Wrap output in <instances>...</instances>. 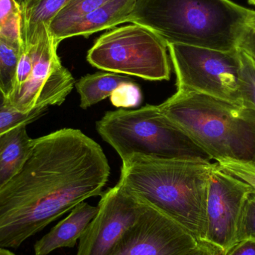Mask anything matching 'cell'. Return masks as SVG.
Here are the masks:
<instances>
[{
    "instance_id": "cell-6",
    "label": "cell",
    "mask_w": 255,
    "mask_h": 255,
    "mask_svg": "<svg viewBox=\"0 0 255 255\" xmlns=\"http://www.w3.org/2000/svg\"><path fill=\"white\" fill-rule=\"evenodd\" d=\"M166 42L154 31L132 23L105 33L88 51V62L100 70L148 81H169Z\"/></svg>"
},
{
    "instance_id": "cell-23",
    "label": "cell",
    "mask_w": 255,
    "mask_h": 255,
    "mask_svg": "<svg viewBox=\"0 0 255 255\" xmlns=\"http://www.w3.org/2000/svg\"><path fill=\"white\" fill-rule=\"evenodd\" d=\"M238 48L247 52L255 61V29L249 25L240 38Z\"/></svg>"
},
{
    "instance_id": "cell-19",
    "label": "cell",
    "mask_w": 255,
    "mask_h": 255,
    "mask_svg": "<svg viewBox=\"0 0 255 255\" xmlns=\"http://www.w3.org/2000/svg\"><path fill=\"white\" fill-rule=\"evenodd\" d=\"M48 109H37L28 113L18 112L10 106L6 96L0 91V134L20 125L35 122Z\"/></svg>"
},
{
    "instance_id": "cell-30",
    "label": "cell",
    "mask_w": 255,
    "mask_h": 255,
    "mask_svg": "<svg viewBox=\"0 0 255 255\" xmlns=\"http://www.w3.org/2000/svg\"><path fill=\"white\" fill-rule=\"evenodd\" d=\"M253 162H254V163H255V158L254 161H253Z\"/></svg>"
},
{
    "instance_id": "cell-26",
    "label": "cell",
    "mask_w": 255,
    "mask_h": 255,
    "mask_svg": "<svg viewBox=\"0 0 255 255\" xmlns=\"http://www.w3.org/2000/svg\"><path fill=\"white\" fill-rule=\"evenodd\" d=\"M248 25L255 29V10H251L250 19H249Z\"/></svg>"
},
{
    "instance_id": "cell-17",
    "label": "cell",
    "mask_w": 255,
    "mask_h": 255,
    "mask_svg": "<svg viewBox=\"0 0 255 255\" xmlns=\"http://www.w3.org/2000/svg\"><path fill=\"white\" fill-rule=\"evenodd\" d=\"M109 1L111 0H72L69 1L51 21L49 25L51 35L53 37L64 27L78 18L92 11Z\"/></svg>"
},
{
    "instance_id": "cell-14",
    "label": "cell",
    "mask_w": 255,
    "mask_h": 255,
    "mask_svg": "<svg viewBox=\"0 0 255 255\" xmlns=\"http://www.w3.org/2000/svg\"><path fill=\"white\" fill-rule=\"evenodd\" d=\"M26 127L18 126L0 134V188L21 170L32 151L34 139L28 136Z\"/></svg>"
},
{
    "instance_id": "cell-27",
    "label": "cell",
    "mask_w": 255,
    "mask_h": 255,
    "mask_svg": "<svg viewBox=\"0 0 255 255\" xmlns=\"http://www.w3.org/2000/svg\"><path fill=\"white\" fill-rule=\"evenodd\" d=\"M0 255H15L5 248H0Z\"/></svg>"
},
{
    "instance_id": "cell-29",
    "label": "cell",
    "mask_w": 255,
    "mask_h": 255,
    "mask_svg": "<svg viewBox=\"0 0 255 255\" xmlns=\"http://www.w3.org/2000/svg\"><path fill=\"white\" fill-rule=\"evenodd\" d=\"M16 1H17V2L19 4V3L22 2L23 0H16Z\"/></svg>"
},
{
    "instance_id": "cell-3",
    "label": "cell",
    "mask_w": 255,
    "mask_h": 255,
    "mask_svg": "<svg viewBox=\"0 0 255 255\" xmlns=\"http://www.w3.org/2000/svg\"><path fill=\"white\" fill-rule=\"evenodd\" d=\"M250 13L232 0H136L129 22L150 28L166 44L232 51Z\"/></svg>"
},
{
    "instance_id": "cell-20",
    "label": "cell",
    "mask_w": 255,
    "mask_h": 255,
    "mask_svg": "<svg viewBox=\"0 0 255 255\" xmlns=\"http://www.w3.org/2000/svg\"><path fill=\"white\" fill-rule=\"evenodd\" d=\"M216 163L225 172L245 181L255 193V163L248 160L224 158Z\"/></svg>"
},
{
    "instance_id": "cell-10",
    "label": "cell",
    "mask_w": 255,
    "mask_h": 255,
    "mask_svg": "<svg viewBox=\"0 0 255 255\" xmlns=\"http://www.w3.org/2000/svg\"><path fill=\"white\" fill-rule=\"evenodd\" d=\"M98 211L79 239L76 255H109L146 205L119 184L102 194Z\"/></svg>"
},
{
    "instance_id": "cell-13",
    "label": "cell",
    "mask_w": 255,
    "mask_h": 255,
    "mask_svg": "<svg viewBox=\"0 0 255 255\" xmlns=\"http://www.w3.org/2000/svg\"><path fill=\"white\" fill-rule=\"evenodd\" d=\"M97 211L98 207L85 202L75 207L65 219L36 243L34 254L48 255L58 249L74 247L97 215Z\"/></svg>"
},
{
    "instance_id": "cell-24",
    "label": "cell",
    "mask_w": 255,
    "mask_h": 255,
    "mask_svg": "<svg viewBox=\"0 0 255 255\" xmlns=\"http://www.w3.org/2000/svg\"><path fill=\"white\" fill-rule=\"evenodd\" d=\"M226 255H255V240H244L238 242Z\"/></svg>"
},
{
    "instance_id": "cell-4",
    "label": "cell",
    "mask_w": 255,
    "mask_h": 255,
    "mask_svg": "<svg viewBox=\"0 0 255 255\" xmlns=\"http://www.w3.org/2000/svg\"><path fill=\"white\" fill-rule=\"evenodd\" d=\"M158 106L212 160L254 161L255 111L180 88Z\"/></svg>"
},
{
    "instance_id": "cell-5",
    "label": "cell",
    "mask_w": 255,
    "mask_h": 255,
    "mask_svg": "<svg viewBox=\"0 0 255 255\" xmlns=\"http://www.w3.org/2000/svg\"><path fill=\"white\" fill-rule=\"evenodd\" d=\"M97 130L122 160L133 154L163 160H212L158 106L107 112L97 123Z\"/></svg>"
},
{
    "instance_id": "cell-11",
    "label": "cell",
    "mask_w": 255,
    "mask_h": 255,
    "mask_svg": "<svg viewBox=\"0 0 255 255\" xmlns=\"http://www.w3.org/2000/svg\"><path fill=\"white\" fill-rule=\"evenodd\" d=\"M199 244L179 225L146 205L109 255H187Z\"/></svg>"
},
{
    "instance_id": "cell-7",
    "label": "cell",
    "mask_w": 255,
    "mask_h": 255,
    "mask_svg": "<svg viewBox=\"0 0 255 255\" xmlns=\"http://www.w3.org/2000/svg\"><path fill=\"white\" fill-rule=\"evenodd\" d=\"M58 46L49 30L36 41L21 46L14 86L7 98L18 112L61 106L73 91L75 79L61 64Z\"/></svg>"
},
{
    "instance_id": "cell-15",
    "label": "cell",
    "mask_w": 255,
    "mask_h": 255,
    "mask_svg": "<svg viewBox=\"0 0 255 255\" xmlns=\"http://www.w3.org/2000/svg\"><path fill=\"white\" fill-rule=\"evenodd\" d=\"M130 79L115 73H96L81 78L76 83L80 107L87 109L110 97L114 91Z\"/></svg>"
},
{
    "instance_id": "cell-21",
    "label": "cell",
    "mask_w": 255,
    "mask_h": 255,
    "mask_svg": "<svg viewBox=\"0 0 255 255\" xmlns=\"http://www.w3.org/2000/svg\"><path fill=\"white\" fill-rule=\"evenodd\" d=\"M110 97L116 107L133 108L141 103L142 94L138 85L129 81L120 85Z\"/></svg>"
},
{
    "instance_id": "cell-9",
    "label": "cell",
    "mask_w": 255,
    "mask_h": 255,
    "mask_svg": "<svg viewBox=\"0 0 255 255\" xmlns=\"http://www.w3.org/2000/svg\"><path fill=\"white\" fill-rule=\"evenodd\" d=\"M252 187L215 163L210 174L205 243L226 255L238 244V231Z\"/></svg>"
},
{
    "instance_id": "cell-2",
    "label": "cell",
    "mask_w": 255,
    "mask_h": 255,
    "mask_svg": "<svg viewBox=\"0 0 255 255\" xmlns=\"http://www.w3.org/2000/svg\"><path fill=\"white\" fill-rule=\"evenodd\" d=\"M214 165L133 154L123 160L118 184L205 244L208 182Z\"/></svg>"
},
{
    "instance_id": "cell-8",
    "label": "cell",
    "mask_w": 255,
    "mask_h": 255,
    "mask_svg": "<svg viewBox=\"0 0 255 255\" xmlns=\"http://www.w3.org/2000/svg\"><path fill=\"white\" fill-rule=\"evenodd\" d=\"M167 46L177 76V88L242 106L238 90V48L220 51L177 43Z\"/></svg>"
},
{
    "instance_id": "cell-25",
    "label": "cell",
    "mask_w": 255,
    "mask_h": 255,
    "mask_svg": "<svg viewBox=\"0 0 255 255\" xmlns=\"http://www.w3.org/2000/svg\"><path fill=\"white\" fill-rule=\"evenodd\" d=\"M187 255H223L217 249L207 244H199L196 249Z\"/></svg>"
},
{
    "instance_id": "cell-12",
    "label": "cell",
    "mask_w": 255,
    "mask_h": 255,
    "mask_svg": "<svg viewBox=\"0 0 255 255\" xmlns=\"http://www.w3.org/2000/svg\"><path fill=\"white\" fill-rule=\"evenodd\" d=\"M135 1L136 0H111L78 18L52 37L59 44L60 42L69 37H87L97 31L129 22Z\"/></svg>"
},
{
    "instance_id": "cell-28",
    "label": "cell",
    "mask_w": 255,
    "mask_h": 255,
    "mask_svg": "<svg viewBox=\"0 0 255 255\" xmlns=\"http://www.w3.org/2000/svg\"><path fill=\"white\" fill-rule=\"evenodd\" d=\"M249 4H253V5H255V0H248Z\"/></svg>"
},
{
    "instance_id": "cell-16",
    "label": "cell",
    "mask_w": 255,
    "mask_h": 255,
    "mask_svg": "<svg viewBox=\"0 0 255 255\" xmlns=\"http://www.w3.org/2000/svg\"><path fill=\"white\" fill-rule=\"evenodd\" d=\"M21 43L0 34V91L8 98L14 86Z\"/></svg>"
},
{
    "instance_id": "cell-18",
    "label": "cell",
    "mask_w": 255,
    "mask_h": 255,
    "mask_svg": "<svg viewBox=\"0 0 255 255\" xmlns=\"http://www.w3.org/2000/svg\"><path fill=\"white\" fill-rule=\"evenodd\" d=\"M240 68L238 90L243 107L255 112V61L247 52L238 48Z\"/></svg>"
},
{
    "instance_id": "cell-22",
    "label": "cell",
    "mask_w": 255,
    "mask_h": 255,
    "mask_svg": "<svg viewBox=\"0 0 255 255\" xmlns=\"http://www.w3.org/2000/svg\"><path fill=\"white\" fill-rule=\"evenodd\" d=\"M244 240L255 241V193L249 196L244 207L238 231V243Z\"/></svg>"
},
{
    "instance_id": "cell-1",
    "label": "cell",
    "mask_w": 255,
    "mask_h": 255,
    "mask_svg": "<svg viewBox=\"0 0 255 255\" xmlns=\"http://www.w3.org/2000/svg\"><path fill=\"white\" fill-rule=\"evenodd\" d=\"M111 168L79 129L34 139L21 170L0 188V248L16 249L86 199L103 194Z\"/></svg>"
}]
</instances>
